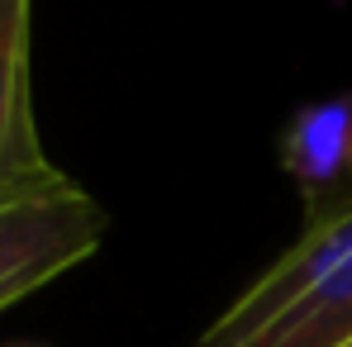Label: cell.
Returning <instances> with one entry per match:
<instances>
[{"label":"cell","instance_id":"6da1fadb","mask_svg":"<svg viewBox=\"0 0 352 347\" xmlns=\"http://www.w3.org/2000/svg\"><path fill=\"white\" fill-rule=\"evenodd\" d=\"M352 338V205L300 224L186 347H343Z\"/></svg>","mask_w":352,"mask_h":347},{"label":"cell","instance_id":"7a4b0ae2","mask_svg":"<svg viewBox=\"0 0 352 347\" xmlns=\"http://www.w3.org/2000/svg\"><path fill=\"white\" fill-rule=\"evenodd\" d=\"M105 233L110 214L81 181L53 195L0 205V314L96 257Z\"/></svg>","mask_w":352,"mask_h":347},{"label":"cell","instance_id":"3957f363","mask_svg":"<svg viewBox=\"0 0 352 347\" xmlns=\"http://www.w3.org/2000/svg\"><path fill=\"white\" fill-rule=\"evenodd\" d=\"M34 0H0V205L76 186L48 157L34 115Z\"/></svg>","mask_w":352,"mask_h":347},{"label":"cell","instance_id":"277c9868","mask_svg":"<svg viewBox=\"0 0 352 347\" xmlns=\"http://www.w3.org/2000/svg\"><path fill=\"white\" fill-rule=\"evenodd\" d=\"M276 157L300 190L305 224L343 214L352 205V91L300 105L281 128Z\"/></svg>","mask_w":352,"mask_h":347},{"label":"cell","instance_id":"5b68a950","mask_svg":"<svg viewBox=\"0 0 352 347\" xmlns=\"http://www.w3.org/2000/svg\"><path fill=\"white\" fill-rule=\"evenodd\" d=\"M343 347H352V338H348V343H343Z\"/></svg>","mask_w":352,"mask_h":347}]
</instances>
